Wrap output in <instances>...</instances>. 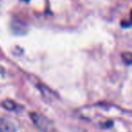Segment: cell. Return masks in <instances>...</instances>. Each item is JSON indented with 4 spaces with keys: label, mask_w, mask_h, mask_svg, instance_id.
<instances>
[{
    "label": "cell",
    "mask_w": 132,
    "mask_h": 132,
    "mask_svg": "<svg viewBox=\"0 0 132 132\" xmlns=\"http://www.w3.org/2000/svg\"><path fill=\"white\" fill-rule=\"evenodd\" d=\"M29 116L33 120L34 124L43 132H53L55 130L54 125L45 116L37 112H30Z\"/></svg>",
    "instance_id": "6da1fadb"
},
{
    "label": "cell",
    "mask_w": 132,
    "mask_h": 132,
    "mask_svg": "<svg viewBox=\"0 0 132 132\" xmlns=\"http://www.w3.org/2000/svg\"><path fill=\"white\" fill-rule=\"evenodd\" d=\"M16 127L13 122L4 118H0V132H15Z\"/></svg>",
    "instance_id": "7a4b0ae2"
},
{
    "label": "cell",
    "mask_w": 132,
    "mask_h": 132,
    "mask_svg": "<svg viewBox=\"0 0 132 132\" xmlns=\"http://www.w3.org/2000/svg\"><path fill=\"white\" fill-rule=\"evenodd\" d=\"M11 28L14 33L16 35H24L27 32L26 24L20 22V21H13L11 24Z\"/></svg>",
    "instance_id": "3957f363"
},
{
    "label": "cell",
    "mask_w": 132,
    "mask_h": 132,
    "mask_svg": "<svg viewBox=\"0 0 132 132\" xmlns=\"http://www.w3.org/2000/svg\"><path fill=\"white\" fill-rule=\"evenodd\" d=\"M2 106L4 109H6V110H9V111H14V110H16L17 109V104L15 101H11V100H6L2 102Z\"/></svg>",
    "instance_id": "277c9868"
},
{
    "label": "cell",
    "mask_w": 132,
    "mask_h": 132,
    "mask_svg": "<svg viewBox=\"0 0 132 132\" xmlns=\"http://www.w3.org/2000/svg\"><path fill=\"white\" fill-rule=\"evenodd\" d=\"M121 58H122V61L125 64L127 65H130L132 62V54L130 52H125L121 54Z\"/></svg>",
    "instance_id": "5b68a950"
},
{
    "label": "cell",
    "mask_w": 132,
    "mask_h": 132,
    "mask_svg": "<svg viewBox=\"0 0 132 132\" xmlns=\"http://www.w3.org/2000/svg\"><path fill=\"white\" fill-rule=\"evenodd\" d=\"M112 124H113V122H112L111 120H108L107 122L102 123V124H101V127H102V128H110V127L112 126Z\"/></svg>",
    "instance_id": "8992f818"
},
{
    "label": "cell",
    "mask_w": 132,
    "mask_h": 132,
    "mask_svg": "<svg viewBox=\"0 0 132 132\" xmlns=\"http://www.w3.org/2000/svg\"><path fill=\"white\" fill-rule=\"evenodd\" d=\"M23 1H24V2H28L29 0H23Z\"/></svg>",
    "instance_id": "52a82bcc"
}]
</instances>
